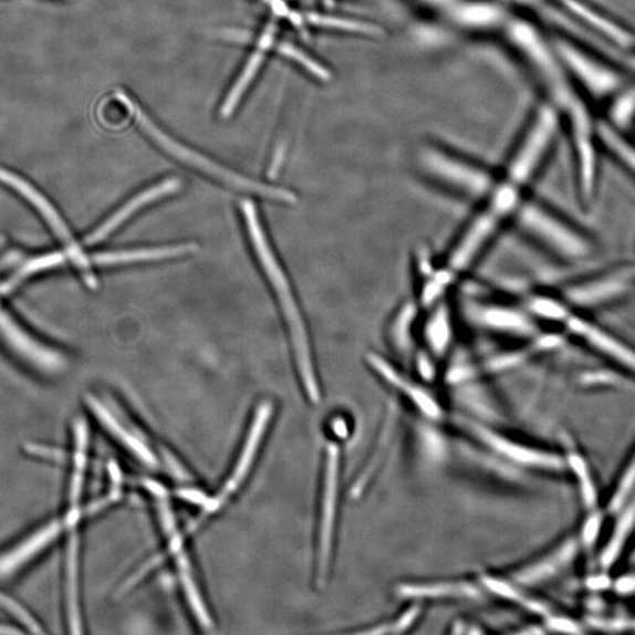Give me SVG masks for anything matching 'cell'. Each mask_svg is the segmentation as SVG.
<instances>
[{
  "label": "cell",
  "instance_id": "cell-18",
  "mask_svg": "<svg viewBox=\"0 0 635 635\" xmlns=\"http://www.w3.org/2000/svg\"><path fill=\"white\" fill-rule=\"evenodd\" d=\"M447 20L467 31L489 32L506 27L509 15L492 0H460Z\"/></svg>",
  "mask_w": 635,
  "mask_h": 635
},
{
  "label": "cell",
  "instance_id": "cell-15",
  "mask_svg": "<svg viewBox=\"0 0 635 635\" xmlns=\"http://www.w3.org/2000/svg\"><path fill=\"white\" fill-rule=\"evenodd\" d=\"M0 335L20 356L46 373H58L65 368V360L59 352L43 346L25 332L0 305Z\"/></svg>",
  "mask_w": 635,
  "mask_h": 635
},
{
  "label": "cell",
  "instance_id": "cell-33",
  "mask_svg": "<svg viewBox=\"0 0 635 635\" xmlns=\"http://www.w3.org/2000/svg\"><path fill=\"white\" fill-rule=\"evenodd\" d=\"M481 584L483 589H487L492 594L502 597V600H507L525 608L539 613L545 614L548 613L546 607L539 602L530 600L524 593H522L516 583H510L506 581V579L496 577L492 575H485L481 577Z\"/></svg>",
  "mask_w": 635,
  "mask_h": 635
},
{
  "label": "cell",
  "instance_id": "cell-40",
  "mask_svg": "<svg viewBox=\"0 0 635 635\" xmlns=\"http://www.w3.org/2000/svg\"><path fill=\"white\" fill-rule=\"evenodd\" d=\"M279 52L287 55V58L296 61L308 69L315 77L323 81H329L331 79V73L322 65L316 64L313 60L309 58L304 52L298 50L293 45L284 43L279 45Z\"/></svg>",
  "mask_w": 635,
  "mask_h": 635
},
{
  "label": "cell",
  "instance_id": "cell-5",
  "mask_svg": "<svg viewBox=\"0 0 635 635\" xmlns=\"http://www.w3.org/2000/svg\"><path fill=\"white\" fill-rule=\"evenodd\" d=\"M117 98L122 104H124L133 114L135 115L138 124L145 131V133L152 137L158 145H160L166 153L171 154L175 158L190 164L191 166L196 167V169L208 174L222 183H226L235 189L249 191L251 194L258 195L260 197H264L272 200L283 201L288 204H295L296 197L293 192L272 188V186H268L264 184H260L253 181L251 179L240 177L239 175L223 169L220 165L214 163L212 160L205 158L204 156L192 152V149L185 147L169 136H166L162 129H159L148 117L144 114V112L124 93H117Z\"/></svg>",
  "mask_w": 635,
  "mask_h": 635
},
{
  "label": "cell",
  "instance_id": "cell-29",
  "mask_svg": "<svg viewBox=\"0 0 635 635\" xmlns=\"http://www.w3.org/2000/svg\"><path fill=\"white\" fill-rule=\"evenodd\" d=\"M533 320L563 324L571 313L568 304L555 296L545 293H532L525 296L521 303Z\"/></svg>",
  "mask_w": 635,
  "mask_h": 635
},
{
  "label": "cell",
  "instance_id": "cell-8",
  "mask_svg": "<svg viewBox=\"0 0 635 635\" xmlns=\"http://www.w3.org/2000/svg\"><path fill=\"white\" fill-rule=\"evenodd\" d=\"M0 181H3L14 191L21 194L40 211L53 232L63 241L66 248V256L72 263L79 268L86 285L92 290L97 289V279L95 273L92 272L90 260L76 240L73 239L66 223L60 214L54 210L51 202L46 200L40 191H37L30 183L10 171L0 169Z\"/></svg>",
  "mask_w": 635,
  "mask_h": 635
},
{
  "label": "cell",
  "instance_id": "cell-32",
  "mask_svg": "<svg viewBox=\"0 0 635 635\" xmlns=\"http://www.w3.org/2000/svg\"><path fill=\"white\" fill-rule=\"evenodd\" d=\"M66 256L61 252H54L33 258L28 263L18 270L6 283L0 285V293L9 294L18 287H20L29 277L41 273L46 270L59 268L65 263Z\"/></svg>",
  "mask_w": 635,
  "mask_h": 635
},
{
  "label": "cell",
  "instance_id": "cell-31",
  "mask_svg": "<svg viewBox=\"0 0 635 635\" xmlns=\"http://www.w3.org/2000/svg\"><path fill=\"white\" fill-rule=\"evenodd\" d=\"M176 555L181 585L184 587L186 597H188L192 612L195 613L197 621L202 627L210 628L212 627V622L207 608L204 606L201 596L196 586L188 556H186L183 550L177 552Z\"/></svg>",
  "mask_w": 635,
  "mask_h": 635
},
{
  "label": "cell",
  "instance_id": "cell-24",
  "mask_svg": "<svg viewBox=\"0 0 635 635\" xmlns=\"http://www.w3.org/2000/svg\"><path fill=\"white\" fill-rule=\"evenodd\" d=\"M397 593L408 600H479L481 592L470 582L406 583Z\"/></svg>",
  "mask_w": 635,
  "mask_h": 635
},
{
  "label": "cell",
  "instance_id": "cell-17",
  "mask_svg": "<svg viewBox=\"0 0 635 635\" xmlns=\"http://www.w3.org/2000/svg\"><path fill=\"white\" fill-rule=\"evenodd\" d=\"M423 310L416 299H405L386 325L385 339L388 347L396 356L409 363L419 347V323Z\"/></svg>",
  "mask_w": 635,
  "mask_h": 635
},
{
  "label": "cell",
  "instance_id": "cell-30",
  "mask_svg": "<svg viewBox=\"0 0 635 635\" xmlns=\"http://www.w3.org/2000/svg\"><path fill=\"white\" fill-rule=\"evenodd\" d=\"M635 529V499L629 503L628 508L623 512L618 525L615 527L608 544L606 545L601 558L602 565L610 569L618 560L623 552L627 540Z\"/></svg>",
  "mask_w": 635,
  "mask_h": 635
},
{
  "label": "cell",
  "instance_id": "cell-37",
  "mask_svg": "<svg viewBox=\"0 0 635 635\" xmlns=\"http://www.w3.org/2000/svg\"><path fill=\"white\" fill-rule=\"evenodd\" d=\"M439 361L431 353L419 346L409 364L413 365L423 383H433L438 376Z\"/></svg>",
  "mask_w": 635,
  "mask_h": 635
},
{
  "label": "cell",
  "instance_id": "cell-35",
  "mask_svg": "<svg viewBox=\"0 0 635 635\" xmlns=\"http://www.w3.org/2000/svg\"><path fill=\"white\" fill-rule=\"evenodd\" d=\"M308 20L313 25L322 28L362 33L366 35H378L381 33L379 28L376 25L361 21L346 20V18L341 17L310 14Z\"/></svg>",
  "mask_w": 635,
  "mask_h": 635
},
{
  "label": "cell",
  "instance_id": "cell-2",
  "mask_svg": "<svg viewBox=\"0 0 635 635\" xmlns=\"http://www.w3.org/2000/svg\"><path fill=\"white\" fill-rule=\"evenodd\" d=\"M416 163L419 174L436 188L479 205L490 197L499 181V176L488 167L435 144L421 146Z\"/></svg>",
  "mask_w": 635,
  "mask_h": 635
},
{
  "label": "cell",
  "instance_id": "cell-12",
  "mask_svg": "<svg viewBox=\"0 0 635 635\" xmlns=\"http://www.w3.org/2000/svg\"><path fill=\"white\" fill-rule=\"evenodd\" d=\"M366 365L387 386L413 404L428 419H439L443 408L436 397L427 388L409 378L394 363L379 352H367Z\"/></svg>",
  "mask_w": 635,
  "mask_h": 635
},
{
  "label": "cell",
  "instance_id": "cell-27",
  "mask_svg": "<svg viewBox=\"0 0 635 635\" xmlns=\"http://www.w3.org/2000/svg\"><path fill=\"white\" fill-rule=\"evenodd\" d=\"M86 400L92 413L97 416L100 421L107 428V431L122 441L129 451H133L139 459L148 465L157 464L153 452L149 451L142 441L131 435L127 429L108 413V409L104 407L97 398L87 396Z\"/></svg>",
  "mask_w": 635,
  "mask_h": 635
},
{
  "label": "cell",
  "instance_id": "cell-7",
  "mask_svg": "<svg viewBox=\"0 0 635 635\" xmlns=\"http://www.w3.org/2000/svg\"><path fill=\"white\" fill-rule=\"evenodd\" d=\"M475 327L489 334L524 342L539 332L538 323L521 304L478 301L467 306Z\"/></svg>",
  "mask_w": 635,
  "mask_h": 635
},
{
  "label": "cell",
  "instance_id": "cell-19",
  "mask_svg": "<svg viewBox=\"0 0 635 635\" xmlns=\"http://www.w3.org/2000/svg\"><path fill=\"white\" fill-rule=\"evenodd\" d=\"M181 189V181L178 178H167L162 183L148 188L147 190L140 192L129 201H127L123 208H121L115 215H112L102 226L87 236L85 242L86 246L98 244L102 240L108 237L117 228L122 226L131 216H134L138 210L146 207V205L154 202L166 196L176 194Z\"/></svg>",
  "mask_w": 635,
  "mask_h": 635
},
{
  "label": "cell",
  "instance_id": "cell-42",
  "mask_svg": "<svg viewBox=\"0 0 635 635\" xmlns=\"http://www.w3.org/2000/svg\"><path fill=\"white\" fill-rule=\"evenodd\" d=\"M0 605L10 611L18 621H21L24 625L30 627L32 632H43L25 610H23L20 605L11 601L10 597L2 593H0Z\"/></svg>",
  "mask_w": 635,
  "mask_h": 635
},
{
  "label": "cell",
  "instance_id": "cell-38",
  "mask_svg": "<svg viewBox=\"0 0 635 635\" xmlns=\"http://www.w3.org/2000/svg\"><path fill=\"white\" fill-rule=\"evenodd\" d=\"M635 489V454L633 459L627 465L626 470L623 473L618 485L613 492V497L610 501V510L613 512L620 511L629 495Z\"/></svg>",
  "mask_w": 635,
  "mask_h": 635
},
{
  "label": "cell",
  "instance_id": "cell-46",
  "mask_svg": "<svg viewBox=\"0 0 635 635\" xmlns=\"http://www.w3.org/2000/svg\"><path fill=\"white\" fill-rule=\"evenodd\" d=\"M284 157H285V146L279 145L275 149L274 158H273V162H272L270 170H269V177L270 178L277 177V175L280 170V166H282V164H283Z\"/></svg>",
  "mask_w": 635,
  "mask_h": 635
},
{
  "label": "cell",
  "instance_id": "cell-14",
  "mask_svg": "<svg viewBox=\"0 0 635 635\" xmlns=\"http://www.w3.org/2000/svg\"><path fill=\"white\" fill-rule=\"evenodd\" d=\"M415 270L418 278V293L415 299L423 311L445 301L459 279L444 263L438 264L426 248L417 250Z\"/></svg>",
  "mask_w": 635,
  "mask_h": 635
},
{
  "label": "cell",
  "instance_id": "cell-44",
  "mask_svg": "<svg viewBox=\"0 0 635 635\" xmlns=\"http://www.w3.org/2000/svg\"><path fill=\"white\" fill-rule=\"evenodd\" d=\"M546 627L553 632H562V633L581 632L579 631L575 623L566 618H560V616H549Z\"/></svg>",
  "mask_w": 635,
  "mask_h": 635
},
{
  "label": "cell",
  "instance_id": "cell-11",
  "mask_svg": "<svg viewBox=\"0 0 635 635\" xmlns=\"http://www.w3.org/2000/svg\"><path fill=\"white\" fill-rule=\"evenodd\" d=\"M341 448L337 444L327 445L320 550H318V582L323 583L327 576L335 524L341 480Z\"/></svg>",
  "mask_w": 635,
  "mask_h": 635
},
{
  "label": "cell",
  "instance_id": "cell-9",
  "mask_svg": "<svg viewBox=\"0 0 635 635\" xmlns=\"http://www.w3.org/2000/svg\"><path fill=\"white\" fill-rule=\"evenodd\" d=\"M272 413L273 406L271 403L267 402L259 405L250 428L246 446L242 448L231 477L227 483L223 485V488L220 490L218 497L207 503V507H205L202 513L192 522L186 532L192 533L199 529L202 524V521L218 511L223 506V503H227L230 497L240 488L241 482L246 480L248 473L251 470L259 445L267 431Z\"/></svg>",
  "mask_w": 635,
  "mask_h": 635
},
{
  "label": "cell",
  "instance_id": "cell-34",
  "mask_svg": "<svg viewBox=\"0 0 635 635\" xmlns=\"http://www.w3.org/2000/svg\"><path fill=\"white\" fill-rule=\"evenodd\" d=\"M394 423H395V410L392 409L386 420V424L383 428V431L381 434V439L378 441L379 446L376 448L375 452H373L372 458L367 462L365 469L362 471L360 478L356 480V482L353 483V488L351 491L353 498H358L363 493L366 483L369 481L373 473H375L376 467H378L377 465L382 459L381 456L384 455L385 448L387 447L388 441L391 439L389 437L392 434V426H394Z\"/></svg>",
  "mask_w": 635,
  "mask_h": 635
},
{
  "label": "cell",
  "instance_id": "cell-26",
  "mask_svg": "<svg viewBox=\"0 0 635 635\" xmlns=\"http://www.w3.org/2000/svg\"><path fill=\"white\" fill-rule=\"evenodd\" d=\"M275 31H277L275 23H270L263 35H261L257 51L251 55V59L248 62L244 71H242V73L240 74L238 82L232 87L226 103H223L221 107V116L223 118H228L232 115V112L238 105L241 96L244 95V92L247 91L252 80L254 79L261 65V62H263L266 52L273 42Z\"/></svg>",
  "mask_w": 635,
  "mask_h": 635
},
{
  "label": "cell",
  "instance_id": "cell-48",
  "mask_svg": "<svg viewBox=\"0 0 635 635\" xmlns=\"http://www.w3.org/2000/svg\"><path fill=\"white\" fill-rule=\"evenodd\" d=\"M634 274H635V272H634Z\"/></svg>",
  "mask_w": 635,
  "mask_h": 635
},
{
  "label": "cell",
  "instance_id": "cell-16",
  "mask_svg": "<svg viewBox=\"0 0 635 635\" xmlns=\"http://www.w3.org/2000/svg\"><path fill=\"white\" fill-rule=\"evenodd\" d=\"M472 431L487 446L499 456L531 469L560 471L564 469V461L549 451L538 450L527 445L516 443L498 435L488 427L473 424Z\"/></svg>",
  "mask_w": 635,
  "mask_h": 635
},
{
  "label": "cell",
  "instance_id": "cell-4",
  "mask_svg": "<svg viewBox=\"0 0 635 635\" xmlns=\"http://www.w3.org/2000/svg\"><path fill=\"white\" fill-rule=\"evenodd\" d=\"M510 222L522 237L556 257L576 260L585 258L591 251L587 240L581 233L528 195L521 200Z\"/></svg>",
  "mask_w": 635,
  "mask_h": 635
},
{
  "label": "cell",
  "instance_id": "cell-25",
  "mask_svg": "<svg viewBox=\"0 0 635 635\" xmlns=\"http://www.w3.org/2000/svg\"><path fill=\"white\" fill-rule=\"evenodd\" d=\"M198 247L196 244H180L173 247L142 249L122 252H104L97 253L92 257L93 263L100 267H112L121 264L140 263V261H155L167 258L179 257L196 252Z\"/></svg>",
  "mask_w": 635,
  "mask_h": 635
},
{
  "label": "cell",
  "instance_id": "cell-10",
  "mask_svg": "<svg viewBox=\"0 0 635 635\" xmlns=\"http://www.w3.org/2000/svg\"><path fill=\"white\" fill-rule=\"evenodd\" d=\"M503 29L509 42L521 58L545 80L556 96L566 98L553 54L535 28L524 20H509Z\"/></svg>",
  "mask_w": 635,
  "mask_h": 635
},
{
  "label": "cell",
  "instance_id": "cell-41",
  "mask_svg": "<svg viewBox=\"0 0 635 635\" xmlns=\"http://www.w3.org/2000/svg\"><path fill=\"white\" fill-rule=\"evenodd\" d=\"M604 137L611 148L623 158L628 166L635 171V152L626 143L618 138V136L611 133L610 129L604 128Z\"/></svg>",
  "mask_w": 635,
  "mask_h": 635
},
{
  "label": "cell",
  "instance_id": "cell-23",
  "mask_svg": "<svg viewBox=\"0 0 635 635\" xmlns=\"http://www.w3.org/2000/svg\"><path fill=\"white\" fill-rule=\"evenodd\" d=\"M573 136L581 169L583 197L590 199L594 189V152L591 140V126L582 106L572 105Z\"/></svg>",
  "mask_w": 635,
  "mask_h": 635
},
{
  "label": "cell",
  "instance_id": "cell-21",
  "mask_svg": "<svg viewBox=\"0 0 635 635\" xmlns=\"http://www.w3.org/2000/svg\"><path fill=\"white\" fill-rule=\"evenodd\" d=\"M63 528H66L64 519L52 521L51 524L31 535L23 544L0 556V577L12 575L18 569L29 563L30 559L49 546L55 538L60 537Z\"/></svg>",
  "mask_w": 635,
  "mask_h": 635
},
{
  "label": "cell",
  "instance_id": "cell-28",
  "mask_svg": "<svg viewBox=\"0 0 635 635\" xmlns=\"http://www.w3.org/2000/svg\"><path fill=\"white\" fill-rule=\"evenodd\" d=\"M624 289L625 284L622 279L597 280V282L568 289L565 299L570 304L586 306L606 301L623 292Z\"/></svg>",
  "mask_w": 635,
  "mask_h": 635
},
{
  "label": "cell",
  "instance_id": "cell-36",
  "mask_svg": "<svg viewBox=\"0 0 635 635\" xmlns=\"http://www.w3.org/2000/svg\"><path fill=\"white\" fill-rule=\"evenodd\" d=\"M568 460L571 469L576 476L586 507L593 508L596 502V491L586 461L581 455L573 451L569 454Z\"/></svg>",
  "mask_w": 635,
  "mask_h": 635
},
{
  "label": "cell",
  "instance_id": "cell-1",
  "mask_svg": "<svg viewBox=\"0 0 635 635\" xmlns=\"http://www.w3.org/2000/svg\"><path fill=\"white\" fill-rule=\"evenodd\" d=\"M240 209L242 216L246 218L249 236L260 264L263 267V270L278 295L280 305H282L285 313L299 373H301L308 397L313 404H318L321 402L322 396L314 373L308 333L302 314L299 312L294 302L288 278L282 268H280L278 260L271 250L267 235L263 228H261L256 205L251 200L246 199L240 202Z\"/></svg>",
  "mask_w": 635,
  "mask_h": 635
},
{
  "label": "cell",
  "instance_id": "cell-22",
  "mask_svg": "<svg viewBox=\"0 0 635 635\" xmlns=\"http://www.w3.org/2000/svg\"><path fill=\"white\" fill-rule=\"evenodd\" d=\"M576 543L566 541L562 546L538 560V562L521 569L513 575L517 585L534 586L549 581L550 577L568 568L576 554Z\"/></svg>",
  "mask_w": 635,
  "mask_h": 635
},
{
  "label": "cell",
  "instance_id": "cell-39",
  "mask_svg": "<svg viewBox=\"0 0 635 635\" xmlns=\"http://www.w3.org/2000/svg\"><path fill=\"white\" fill-rule=\"evenodd\" d=\"M420 606L414 605L406 610L399 618L388 625H382L377 628L365 631L367 634H402L413 627L419 618Z\"/></svg>",
  "mask_w": 635,
  "mask_h": 635
},
{
  "label": "cell",
  "instance_id": "cell-47",
  "mask_svg": "<svg viewBox=\"0 0 635 635\" xmlns=\"http://www.w3.org/2000/svg\"><path fill=\"white\" fill-rule=\"evenodd\" d=\"M600 518L595 517L587 522L584 533L585 543H591V541L594 540L597 531H600Z\"/></svg>",
  "mask_w": 635,
  "mask_h": 635
},
{
  "label": "cell",
  "instance_id": "cell-20",
  "mask_svg": "<svg viewBox=\"0 0 635 635\" xmlns=\"http://www.w3.org/2000/svg\"><path fill=\"white\" fill-rule=\"evenodd\" d=\"M563 325L569 332L576 335V337L586 341L596 350L605 352L607 356L635 372V352L610 337V335L602 330L593 326L572 312L568 315Z\"/></svg>",
  "mask_w": 635,
  "mask_h": 635
},
{
  "label": "cell",
  "instance_id": "cell-3",
  "mask_svg": "<svg viewBox=\"0 0 635 635\" xmlns=\"http://www.w3.org/2000/svg\"><path fill=\"white\" fill-rule=\"evenodd\" d=\"M517 210L516 202L500 192H493L480 204L476 212L454 240L443 263L459 278L470 272L490 249L492 242Z\"/></svg>",
  "mask_w": 635,
  "mask_h": 635
},
{
  "label": "cell",
  "instance_id": "cell-45",
  "mask_svg": "<svg viewBox=\"0 0 635 635\" xmlns=\"http://www.w3.org/2000/svg\"><path fill=\"white\" fill-rule=\"evenodd\" d=\"M27 450L32 455H40L55 461H63L65 459L64 454L59 450H53V448H48L39 445H29Z\"/></svg>",
  "mask_w": 635,
  "mask_h": 635
},
{
  "label": "cell",
  "instance_id": "cell-13",
  "mask_svg": "<svg viewBox=\"0 0 635 635\" xmlns=\"http://www.w3.org/2000/svg\"><path fill=\"white\" fill-rule=\"evenodd\" d=\"M457 341V321L450 299L423 311L419 323V346L439 362L452 353Z\"/></svg>",
  "mask_w": 635,
  "mask_h": 635
},
{
  "label": "cell",
  "instance_id": "cell-43",
  "mask_svg": "<svg viewBox=\"0 0 635 635\" xmlns=\"http://www.w3.org/2000/svg\"><path fill=\"white\" fill-rule=\"evenodd\" d=\"M415 2L429 11L447 18L460 0H415Z\"/></svg>",
  "mask_w": 635,
  "mask_h": 635
},
{
  "label": "cell",
  "instance_id": "cell-6",
  "mask_svg": "<svg viewBox=\"0 0 635 635\" xmlns=\"http://www.w3.org/2000/svg\"><path fill=\"white\" fill-rule=\"evenodd\" d=\"M558 129V118L551 106L541 107L510 156L503 180L525 191L543 166Z\"/></svg>",
  "mask_w": 635,
  "mask_h": 635
}]
</instances>
